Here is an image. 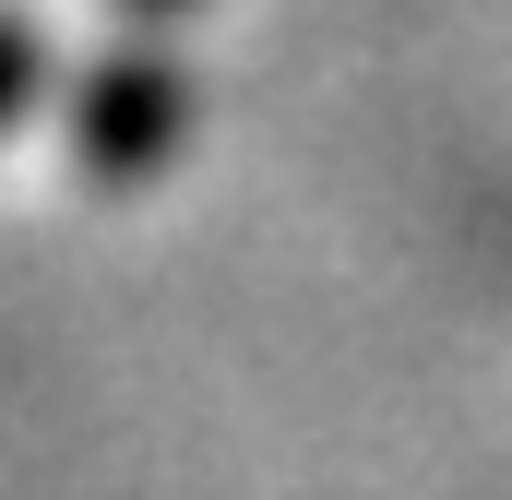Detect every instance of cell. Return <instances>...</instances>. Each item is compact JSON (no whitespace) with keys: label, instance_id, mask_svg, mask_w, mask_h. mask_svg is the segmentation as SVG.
Masks as SVG:
<instances>
[{"label":"cell","instance_id":"cell-1","mask_svg":"<svg viewBox=\"0 0 512 500\" xmlns=\"http://www.w3.org/2000/svg\"><path fill=\"white\" fill-rule=\"evenodd\" d=\"M12 108H24V60L0 48V120H12Z\"/></svg>","mask_w":512,"mask_h":500},{"label":"cell","instance_id":"cell-2","mask_svg":"<svg viewBox=\"0 0 512 500\" xmlns=\"http://www.w3.org/2000/svg\"><path fill=\"white\" fill-rule=\"evenodd\" d=\"M143 12H155V0H143Z\"/></svg>","mask_w":512,"mask_h":500}]
</instances>
